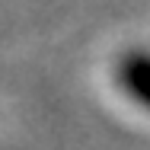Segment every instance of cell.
Masks as SVG:
<instances>
[{"label":"cell","instance_id":"1","mask_svg":"<svg viewBox=\"0 0 150 150\" xmlns=\"http://www.w3.org/2000/svg\"><path fill=\"white\" fill-rule=\"evenodd\" d=\"M150 77V61L141 48L121 54L118 64H115V83L125 96H131L134 102H147V80Z\"/></svg>","mask_w":150,"mask_h":150}]
</instances>
